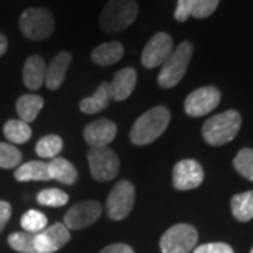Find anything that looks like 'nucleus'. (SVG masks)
<instances>
[{"mask_svg":"<svg viewBox=\"0 0 253 253\" xmlns=\"http://www.w3.org/2000/svg\"><path fill=\"white\" fill-rule=\"evenodd\" d=\"M71 234L66 226L56 222L37 234L13 232L7 238L10 248L18 253H55L69 242Z\"/></svg>","mask_w":253,"mask_h":253,"instance_id":"obj_1","label":"nucleus"},{"mask_svg":"<svg viewBox=\"0 0 253 253\" xmlns=\"http://www.w3.org/2000/svg\"><path fill=\"white\" fill-rule=\"evenodd\" d=\"M170 123V111L165 106H156L148 110L134 123L129 139L134 145L144 146L156 141L165 132Z\"/></svg>","mask_w":253,"mask_h":253,"instance_id":"obj_2","label":"nucleus"},{"mask_svg":"<svg viewBox=\"0 0 253 253\" xmlns=\"http://www.w3.org/2000/svg\"><path fill=\"white\" fill-rule=\"evenodd\" d=\"M242 118L235 110H228L208 118L203 126V138L208 145L221 146L231 142L241 129Z\"/></svg>","mask_w":253,"mask_h":253,"instance_id":"obj_3","label":"nucleus"},{"mask_svg":"<svg viewBox=\"0 0 253 253\" xmlns=\"http://www.w3.org/2000/svg\"><path fill=\"white\" fill-rule=\"evenodd\" d=\"M135 0H109L100 14V28L104 33H120L128 28L138 17Z\"/></svg>","mask_w":253,"mask_h":253,"instance_id":"obj_4","label":"nucleus"},{"mask_svg":"<svg viewBox=\"0 0 253 253\" xmlns=\"http://www.w3.org/2000/svg\"><path fill=\"white\" fill-rule=\"evenodd\" d=\"M193 56V45L189 41L181 42L173 49L170 56L165 61L158 75V83L163 89H172L187 72L190 59Z\"/></svg>","mask_w":253,"mask_h":253,"instance_id":"obj_5","label":"nucleus"},{"mask_svg":"<svg viewBox=\"0 0 253 253\" xmlns=\"http://www.w3.org/2000/svg\"><path fill=\"white\" fill-rule=\"evenodd\" d=\"M18 26L24 37L33 41H41L52 36L55 30V20L49 10L33 7L21 13Z\"/></svg>","mask_w":253,"mask_h":253,"instance_id":"obj_6","label":"nucleus"},{"mask_svg":"<svg viewBox=\"0 0 253 253\" xmlns=\"http://www.w3.org/2000/svg\"><path fill=\"white\" fill-rule=\"evenodd\" d=\"M199 241L197 229L189 224H177L170 226L161 238L162 253H190L194 251Z\"/></svg>","mask_w":253,"mask_h":253,"instance_id":"obj_7","label":"nucleus"},{"mask_svg":"<svg viewBox=\"0 0 253 253\" xmlns=\"http://www.w3.org/2000/svg\"><path fill=\"white\" fill-rule=\"evenodd\" d=\"M135 203V186L129 180H120L107 197V214L113 221L126 219Z\"/></svg>","mask_w":253,"mask_h":253,"instance_id":"obj_8","label":"nucleus"},{"mask_svg":"<svg viewBox=\"0 0 253 253\" xmlns=\"http://www.w3.org/2000/svg\"><path fill=\"white\" fill-rule=\"evenodd\" d=\"M90 174L94 180L110 181L116 179L120 170V161L113 149L107 146L90 148L87 154Z\"/></svg>","mask_w":253,"mask_h":253,"instance_id":"obj_9","label":"nucleus"},{"mask_svg":"<svg viewBox=\"0 0 253 253\" xmlns=\"http://www.w3.org/2000/svg\"><path fill=\"white\" fill-rule=\"evenodd\" d=\"M221 101V93L212 86L200 87L191 91L186 97L184 110L190 117H203L218 107Z\"/></svg>","mask_w":253,"mask_h":253,"instance_id":"obj_10","label":"nucleus"},{"mask_svg":"<svg viewBox=\"0 0 253 253\" xmlns=\"http://www.w3.org/2000/svg\"><path fill=\"white\" fill-rule=\"evenodd\" d=\"M101 204L99 201H82L68 210L63 218V225L68 229L79 231L94 224L101 215Z\"/></svg>","mask_w":253,"mask_h":253,"instance_id":"obj_11","label":"nucleus"},{"mask_svg":"<svg viewBox=\"0 0 253 253\" xmlns=\"http://www.w3.org/2000/svg\"><path fill=\"white\" fill-rule=\"evenodd\" d=\"M172 52V37L168 33H158L146 42L142 55H141V62L145 68L154 69L158 66H162Z\"/></svg>","mask_w":253,"mask_h":253,"instance_id":"obj_12","label":"nucleus"},{"mask_svg":"<svg viewBox=\"0 0 253 253\" xmlns=\"http://www.w3.org/2000/svg\"><path fill=\"white\" fill-rule=\"evenodd\" d=\"M204 180V170L197 161L183 159L173 168V186L174 189L186 190L197 189Z\"/></svg>","mask_w":253,"mask_h":253,"instance_id":"obj_13","label":"nucleus"},{"mask_svg":"<svg viewBox=\"0 0 253 253\" xmlns=\"http://www.w3.org/2000/svg\"><path fill=\"white\" fill-rule=\"evenodd\" d=\"M116 135H117V126L107 118H100L93 121L87 124L83 131L84 141L91 148L107 146L111 141H114Z\"/></svg>","mask_w":253,"mask_h":253,"instance_id":"obj_14","label":"nucleus"},{"mask_svg":"<svg viewBox=\"0 0 253 253\" xmlns=\"http://www.w3.org/2000/svg\"><path fill=\"white\" fill-rule=\"evenodd\" d=\"M136 84V72L134 68H124L120 69L113 81L109 83L110 96L116 101H124L126 100L131 93L134 91Z\"/></svg>","mask_w":253,"mask_h":253,"instance_id":"obj_15","label":"nucleus"},{"mask_svg":"<svg viewBox=\"0 0 253 253\" xmlns=\"http://www.w3.org/2000/svg\"><path fill=\"white\" fill-rule=\"evenodd\" d=\"M71 62H72V55L68 51L59 52L52 59V62L46 68L45 82H44L49 90H56L62 86L65 76H66V71H68Z\"/></svg>","mask_w":253,"mask_h":253,"instance_id":"obj_16","label":"nucleus"},{"mask_svg":"<svg viewBox=\"0 0 253 253\" xmlns=\"http://www.w3.org/2000/svg\"><path fill=\"white\" fill-rule=\"evenodd\" d=\"M46 65L45 61L38 56H30L23 66V82L30 90H38L45 82Z\"/></svg>","mask_w":253,"mask_h":253,"instance_id":"obj_17","label":"nucleus"},{"mask_svg":"<svg viewBox=\"0 0 253 253\" xmlns=\"http://www.w3.org/2000/svg\"><path fill=\"white\" fill-rule=\"evenodd\" d=\"M124 55V46L120 41L103 42L91 52V61L99 66H110L117 63Z\"/></svg>","mask_w":253,"mask_h":253,"instance_id":"obj_18","label":"nucleus"},{"mask_svg":"<svg viewBox=\"0 0 253 253\" xmlns=\"http://www.w3.org/2000/svg\"><path fill=\"white\" fill-rule=\"evenodd\" d=\"M48 170L51 180H56L62 184H75L78 180V170L69 161L56 156L48 162Z\"/></svg>","mask_w":253,"mask_h":253,"instance_id":"obj_19","label":"nucleus"},{"mask_svg":"<svg viewBox=\"0 0 253 253\" xmlns=\"http://www.w3.org/2000/svg\"><path fill=\"white\" fill-rule=\"evenodd\" d=\"M14 179L17 181H45L51 180L49 170H48V163L42 161H31L20 165L16 172Z\"/></svg>","mask_w":253,"mask_h":253,"instance_id":"obj_20","label":"nucleus"},{"mask_svg":"<svg viewBox=\"0 0 253 253\" xmlns=\"http://www.w3.org/2000/svg\"><path fill=\"white\" fill-rule=\"evenodd\" d=\"M110 100H111V96H110L109 83L104 82L97 87V90L93 96L82 100L79 103V109L84 114H96L101 110L107 109Z\"/></svg>","mask_w":253,"mask_h":253,"instance_id":"obj_21","label":"nucleus"},{"mask_svg":"<svg viewBox=\"0 0 253 253\" xmlns=\"http://www.w3.org/2000/svg\"><path fill=\"white\" fill-rule=\"evenodd\" d=\"M44 107V99L37 94H24L17 100L16 110L20 120L24 123H33Z\"/></svg>","mask_w":253,"mask_h":253,"instance_id":"obj_22","label":"nucleus"},{"mask_svg":"<svg viewBox=\"0 0 253 253\" xmlns=\"http://www.w3.org/2000/svg\"><path fill=\"white\" fill-rule=\"evenodd\" d=\"M231 210L238 221H251L253 218V190L235 194L231 200Z\"/></svg>","mask_w":253,"mask_h":253,"instance_id":"obj_23","label":"nucleus"},{"mask_svg":"<svg viewBox=\"0 0 253 253\" xmlns=\"http://www.w3.org/2000/svg\"><path fill=\"white\" fill-rule=\"evenodd\" d=\"M3 132L10 142L14 145L26 144L33 134L30 126L21 120H9L3 126Z\"/></svg>","mask_w":253,"mask_h":253,"instance_id":"obj_24","label":"nucleus"},{"mask_svg":"<svg viewBox=\"0 0 253 253\" xmlns=\"http://www.w3.org/2000/svg\"><path fill=\"white\" fill-rule=\"evenodd\" d=\"M63 142L61 136L54 135H45L42 136L36 145V152L40 158L42 159H54L62 151Z\"/></svg>","mask_w":253,"mask_h":253,"instance_id":"obj_25","label":"nucleus"},{"mask_svg":"<svg viewBox=\"0 0 253 253\" xmlns=\"http://www.w3.org/2000/svg\"><path fill=\"white\" fill-rule=\"evenodd\" d=\"M20 224L23 226L24 232L28 234H37L44 231L48 226V218L44 212L37 210H28L27 212L23 214Z\"/></svg>","mask_w":253,"mask_h":253,"instance_id":"obj_26","label":"nucleus"},{"mask_svg":"<svg viewBox=\"0 0 253 253\" xmlns=\"http://www.w3.org/2000/svg\"><path fill=\"white\" fill-rule=\"evenodd\" d=\"M37 201L45 207H63L68 204L69 196L59 189H44L38 193Z\"/></svg>","mask_w":253,"mask_h":253,"instance_id":"obj_27","label":"nucleus"},{"mask_svg":"<svg viewBox=\"0 0 253 253\" xmlns=\"http://www.w3.org/2000/svg\"><path fill=\"white\" fill-rule=\"evenodd\" d=\"M234 168L245 179L253 181V149L251 148L241 149L234 159Z\"/></svg>","mask_w":253,"mask_h":253,"instance_id":"obj_28","label":"nucleus"},{"mask_svg":"<svg viewBox=\"0 0 253 253\" xmlns=\"http://www.w3.org/2000/svg\"><path fill=\"white\" fill-rule=\"evenodd\" d=\"M23 155L14 145L0 142V168L1 169H14L21 163Z\"/></svg>","mask_w":253,"mask_h":253,"instance_id":"obj_29","label":"nucleus"},{"mask_svg":"<svg viewBox=\"0 0 253 253\" xmlns=\"http://www.w3.org/2000/svg\"><path fill=\"white\" fill-rule=\"evenodd\" d=\"M219 0H191L190 16L196 18H207L217 10Z\"/></svg>","mask_w":253,"mask_h":253,"instance_id":"obj_30","label":"nucleus"},{"mask_svg":"<svg viewBox=\"0 0 253 253\" xmlns=\"http://www.w3.org/2000/svg\"><path fill=\"white\" fill-rule=\"evenodd\" d=\"M193 253H234V249L229 245L222 242H212V244H204L194 248Z\"/></svg>","mask_w":253,"mask_h":253,"instance_id":"obj_31","label":"nucleus"},{"mask_svg":"<svg viewBox=\"0 0 253 253\" xmlns=\"http://www.w3.org/2000/svg\"><path fill=\"white\" fill-rule=\"evenodd\" d=\"M190 9H191V0H177V6L174 10V18L177 21H186L190 17Z\"/></svg>","mask_w":253,"mask_h":253,"instance_id":"obj_32","label":"nucleus"},{"mask_svg":"<svg viewBox=\"0 0 253 253\" xmlns=\"http://www.w3.org/2000/svg\"><path fill=\"white\" fill-rule=\"evenodd\" d=\"M11 217V206L7 201H0V232L4 229Z\"/></svg>","mask_w":253,"mask_h":253,"instance_id":"obj_33","label":"nucleus"},{"mask_svg":"<svg viewBox=\"0 0 253 253\" xmlns=\"http://www.w3.org/2000/svg\"><path fill=\"white\" fill-rule=\"evenodd\" d=\"M100 253H134V249L126 244H113L106 246Z\"/></svg>","mask_w":253,"mask_h":253,"instance_id":"obj_34","label":"nucleus"},{"mask_svg":"<svg viewBox=\"0 0 253 253\" xmlns=\"http://www.w3.org/2000/svg\"><path fill=\"white\" fill-rule=\"evenodd\" d=\"M6 51H7V38L0 34V58L6 54Z\"/></svg>","mask_w":253,"mask_h":253,"instance_id":"obj_35","label":"nucleus"},{"mask_svg":"<svg viewBox=\"0 0 253 253\" xmlns=\"http://www.w3.org/2000/svg\"><path fill=\"white\" fill-rule=\"evenodd\" d=\"M251 253H253V248H252V251H251Z\"/></svg>","mask_w":253,"mask_h":253,"instance_id":"obj_36","label":"nucleus"}]
</instances>
